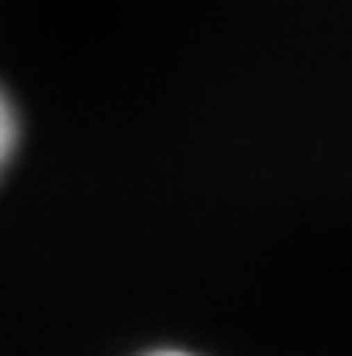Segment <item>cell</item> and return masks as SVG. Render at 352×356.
<instances>
[{
    "label": "cell",
    "mask_w": 352,
    "mask_h": 356,
    "mask_svg": "<svg viewBox=\"0 0 352 356\" xmlns=\"http://www.w3.org/2000/svg\"><path fill=\"white\" fill-rule=\"evenodd\" d=\"M15 148H18V112H15L11 97L0 90V177L11 165Z\"/></svg>",
    "instance_id": "cell-1"
},
{
    "label": "cell",
    "mask_w": 352,
    "mask_h": 356,
    "mask_svg": "<svg viewBox=\"0 0 352 356\" xmlns=\"http://www.w3.org/2000/svg\"><path fill=\"white\" fill-rule=\"evenodd\" d=\"M148 356H194V353H183V349H155Z\"/></svg>",
    "instance_id": "cell-2"
}]
</instances>
